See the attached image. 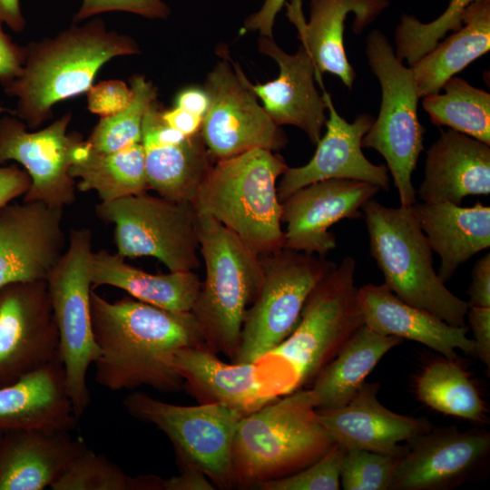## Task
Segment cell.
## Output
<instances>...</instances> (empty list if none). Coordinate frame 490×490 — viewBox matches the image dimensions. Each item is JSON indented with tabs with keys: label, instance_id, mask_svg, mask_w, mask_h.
<instances>
[{
	"label": "cell",
	"instance_id": "28",
	"mask_svg": "<svg viewBox=\"0 0 490 490\" xmlns=\"http://www.w3.org/2000/svg\"><path fill=\"white\" fill-rule=\"evenodd\" d=\"M413 210L431 250L440 257L438 276L444 282L460 265L490 246L489 206L416 202Z\"/></svg>",
	"mask_w": 490,
	"mask_h": 490
},
{
	"label": "cell",
	"instance_id": "47",
	"mask_svg": "<svg viewBox=\"0 0 490 490\" xmlns=\"http://www.w3.org/2000/svg\"><path fill=\"white\" fill-rule=\"evenodd\" d=\"M288 0H264L261 7L244 22L242 32H258L260 36L273 38L276 17Z\"/></svg>",
	"mask_w": 490,
	"mask_h": 490
},
{
	"label": "cell",
	"instance_id": "17",
	"mask_svg": "<svg viewBox=\"0 0 490 490\" xmlns=\"http://www.w3.org/2000/svg\"><path fill=\"white\" fill-rule=\"evenodd\" d=\"M379 190L349 179L324 180L297 190L282 202L283 248L325 257L337 245L328 229L343 219L362 217V206Z\"/></svg>",
	"mask_w": 490,
	"mask_h": 490
},
{
	"label": "cell",
	"instance_id": "45",
	"mask_svg": "<svg viewBox=\"0 0 490 490\" xmlns=\"http://www.w3.org/2000/svg\"><path fill=\"white\" fill-rule=\"evenodd\" d=\"M31 186L29 174L17 164H0V209L20 196Z\"/></svg>",
	"mask_w": 490,
	"mask_h": 490
},
{
	"label": "cell",
	"instance_id": "7",
	"mask_svg": "<svg viewBox=\"0 0 490 490\" xmlns=\"http://www.w3.org/2000/svg\"><path fill=\"white\" fill-rule=\"evenodd\" d=\"M366 55L380 83L382 100L378 116L364 135L361 145L376 150L384 157L400 206L409 207L416 202L412 173L424 150L425 129L417 115L420 95L411 68L396 56L381 31L368 34Z\"/></svg>",
	"mask_w": 490,
	"mask_h": 490
},
{
	"label": "cell",
	"instance_id": "23",
	"mask_svg": "<svg viewBox=\"0 0 490 490\" xmlns=\"http://www.w3.org/2000/svg\"><path fill=\"white\" fill-rule=\"evenodd\" d=\"M258 43L259 51L277 62L279 73L265 83L252 84L246 79L248 86L275 124L301 129L316 145L327 121V104L316 88V69L310 55L302 45L297 53L287 54L270 37L260 36Z\"/></svg>",
	"mask_w": 490,
	"mask_h": 490
},
{
	"label": "cell",
	"instance_id": "53",
	"mask_svg": "<svg viewBox=\"0 0 490 490\" xmlns=\"http://www.w3.org/2000/svg\"><path fill=\"white\" fill-rule=\"evenodd\" d=\"M1 111H2V108H0V113H1Z\"/></svg>",
	"mask_w": 490,
	"mask_h": 490
},
{
	"label": "cell",
	"instance_id": "14",
	"mask_svg": "<svg viewBox=\"0 0 490 490\" xmlns=\"http://www.w3.org/2000/svg\"><path fill=\"white\" fill-rule=\"evenodd\" d=\"M246 79L240 66L232 67L226 59L219 61L205 79L209 107L201 134L215 162L255 148L276 152L288 142Z\"/></svg>",
	"mask_w": 490,
	"mask_h": 490
},
{
	"label": "cell",
	"instance_id": "50",
	"mask_svg": "<svg viewBox=\"0 0 490 490\" xmlns=\"http://www.w3.org/2000/svg\"><path fill=\"white\" fill-rule=\"evenodd\" d=\"M174 103V106L203 118L209 107V97L204 89L191 86L181 90Z\"/></svg>",
	"mask_w": 490,
	"mask_h": 490
},
{
	"label": "cell",
	"instance_id": "13",
	"mask_svg": "<svg viewBox=\"0 0 490 490\" xmlns=\"http://www.w3.org/2000/svg\"><path fill=\"white\" fill-rule=\"evenodd\" d=\"M169 364L200 404L220 403L244 415L299 389V376L285 358L269 353L250 363L227 364L205 346L176 349Z\"/></svg>",
	"mask_w": 490,
	"mask_h": 490
},
{
	"label": "cell",
	"instance_id": "19",
	"mask_svg": "<svg viewBox=\"0 0 490 490\" xmlns=\"http://www.w3.org/2000/svg\"><path fill=\"white\" fill-rule=\"evenodd\" d=\"M389 490H443L467 478L488 456L490 434L431 428L407 442Z\"/></svg>",
	"mask_w": 490,
	"mask_h": 490
},
{
	"label": "cell",
	"instance_id": "29",
	"mask_svg": "<svg viewBox=\"0 0 490 490\" xmlns=\"http://www.w3.org/2000/svg\"><path fill=\"white\" fill-rule=\"evenodd\" d=\"M90 272L93 288L113 286L137 300L175 312H191L201 288L194 270L152 274L106 250L93 252Z\"/></svg>",
	"mask_w": 490,
	"mask_h": 490
},
{
	"label": "cell",
	"instance_id": "1",
	"mask_svg": "<svg viewBox=\"0 0 490 490\" xmlns=\"http://www.w3.org/2000/svg\"><path fill=\"white\" fill-rule=\"evenodd\" d=\"M93 334L100 355L94 379L111 391L151 387L162 393L183 388V379L169 364L185 347L205 346L191 312L166 310L125 297L111 302L90 293Z\"/></svg>",
	"mask_w": 490,
	"mask_h": 490
},
{
	"label": "cell",
	"instance_id": "22",
	"mask_svg": "<svg viewBox=\"0 0 490 490\" xmlns=\"http://www.w3.org/2000/svg\"><path fill=\"white\" fill-rule=\"evenodd\" d=\"M286 15L298 30L301 45L316 69V81L323 87L322 74L330 73L351 89L356 72L344 46L345 21L354 15L352 30L360 34L389 5L388 0H310L309 19L305 20L301 0L285 4Z\"/></svg>",
	"mask_w": 490,
	"mask_h": 490
},
{
	"label": "cell",
	"instance_id": "4",
	"mask_svg": "<svg viewBox=\"0 0 490 490\" xmlns=\"http://www.w3.org/2000/svg\"><path fill=\"white\" fill-rule=\"evenodd\" d=\"M288 165L274 152L255 148L218 160L192 202L235 233L257 255L283 249L282 203L277 181Z\"/></svg>",
	"mask_w": 490,
	"mask_h": 490
},
{
	"label": "cell",
	"instance_id": "30",
	"mask_svg": "<svg viewBox=\"0 0 490 490\" xmlns=\"http://www.w3.org/2000/svg\"><path fill=\"white\" fill-rule=\"evenodd\" d=\"M401 338L359 328L338 354L318 373L308 389L315 408H337L358 393L380 359Z\"/></svg>",
	"mask_w": 490,
	"mask_h": 490
},
{
	"label": "cell",
	"instance_id": "35",
	"mask_svg": "<svg viewBox=\"0 0 490 490\" xmlns=\"http://www.w3.org/2000/svg\"><path fill=\"white\" fill-rule=\"evenodd\" d=\"M441 90L444 93L422 97L431 122L490 144V94L457 76Z\"/></svg>",
	"mask_w": 490,
	"mask_h": 490
},
{
	"label": "cell",
	"instance_id": "44",
	"mask_svg": "<svg viewBox=\"0 0 490 490\" xmlns=\"http://www.w3.org/2000/svg\"><path fill=\"white\" fill-rule=\"evenodd\" d=\"M466 317L472 329L475 356L490 367V308L469 307Z\"/></svg>",
	"mask_w": 490,
	"mask_h": 490
},
{
	"label": "cell",
	"instance_id": "39",
	"mask_svg": "<svg viewBox=\"0 0 490 490\" xmlns=\"http://www.w3.org/2000/svg\"><path fill=\"white\" fill-rule=\"evenodd\" d=\"M400 456L350 449L340 465V488L344 490H389Z\"/></svg>",
	"mask_w": 490,
	"mask_h": 490
},
{
	"label": "cell",
	"instance_id": "21",
	"mask_svg": "<svg viewBox=\"0 0 490 490\" xmlns=\"http://www.w3.org/2000/svg\"><path fill=\"white\" fill-rule=\"evenodd\" d=\"M378 383L364 382L344 407L316 408L318 420L334 444L344 451L362 449L402 456L403 442L428 432L426 418L400 415L387 409L378 398Z\"/></svg>",
	"mask_w": 490,
	"mask_h": 490
},
{
	"label": "cell",
	"instance_id": "18",
	"mask_svg": "<svg viewBox=\"0 0 490 490\" xmlns=\"http://www.w3.org/2000/svg\"><path fill=\"white\" fill-rule=\"evenodd\" d=\"M64 250L63 208L23 201L0 209V288L45 279Z\"/></svg>",
	"mask_w": 490,
	"mask_h": 490
},
{
	"label": "cell",
	"instance_id": "2",
	"mask_svg": "<svg viewBox=\"0 0 490 490\" xmlns=\"http://www.w3.org/2000/svg\"><path fill=\"white\" fill-rule=\"evenodd\" d=\"M25 47L21 75L2 87L16 100L15 115L33 129L53 117L55 104L87 93L109 61L141 52L133 38L108 29L98 18L74 23Z\"/></svg>",
	"mask_w": 490,
	"mask_h": 490
},
{
	"label": "cell",
	"instance_id": "43",
	"mask_svg": "<svg viewBox=\"0 0 490 490\" xmlns=\"http://www.w3.org/2000/svg\"><path fill=\"white\" fill-rule=\"evenodd\" d=\"M0 21V84L2 86L18 78L22 72L26 57L25 45L15 43L7 34Z\"/></svg>",
	"mask_w": 490,
	"mask_h": 490
},
{
	"label": "cell",
	"instance_id": "48",
	"mask_svg": "<svg viewBox=\"0 0 490 490\" xmlns=\"http://www.w3.org/2000/svg\"><path fill=\"white\" fill-rule=\"evenodd\" d=\"M180 475L162 480L163 490H214L213 483L201 470L182 466Z\"/></svg>",
	"mask_w": 490,
	"mask_h": 490
},
{
	"label": "cell",
	"instance_id": "36",
	"mask_svg": "<svg viewBox=\"0 0 490 490\" xmlns=\"http://www.w3.org/2000/svg\"><path fill=\"white\" fill-rule=\"evenodd\" d=\"M130 87L132 97L128 106L113 115L100 118L85 140L91 152L110 153L141 142L142 120L156 101L158 90L142 74H133Z\"/></svg>",
	"mask_w": 490,
	"mask_h": 490
},
{
	"label": "cell",
	"instance_id": "3",
	"mask_svg": "<svg viewBox=\"0 0 490 490\" xmlns=\"http://www.w3.org/2000/svg\"><path fill=\"white\" fill-rule=\"evenodd\" d=\"M334 445L308 389H297L245 415L231 448L233 484L256 489L313 464Z\"/></svg>",
	"mask_w": 490,
	"mask_h": 490
},
{
	"label": "cell",
	"instance_id": "16",
	"mask_svg": "<svg viewBox=\"0 0 490 490\" xmlns=\"http://www.w3.org/2000/svg\"><path fill=\"white\" fill-rule=\"evenodd\" d=\"M59 337L45 279L0 288V387L59 358Z\"/></svg>",
	"mask_w": 490,
	"mask_h": 490
},
{
	"label": "cell",
	"instance_id": "38",
	"mask_svg": "<svg viewBox=\"0 0 490 490\" xmlns=\"http://www.w3.org/2000/svg\"><path fill=\"white\" fill-rule=\"evenodd\" d=\"M480 0H450L443 14L429 23L404 15L395 31L396 56L411 67L434 49L446 33L458 30L466 10Z\"/></svg>",
	"mask_w": 490,
	"mask_h": 490
},
{
	"label": "cell",
	"instance_id": "51",
	"mask_svg": "<svg viewBox=\"0 0 490 490\" xmlns=\"http://www.w3.org/2000/svg\"><path fill=\"white\" fill-rule=\"evenodd\" d=\"M0 21L15 33H22L24 30L26 21L20 0H0Z\"/></svg>",
	"mask_w": 490,
	"mask_h": 490
},
{
	"label": "cell",
	"instance_id": "6",
	"mask_svg": "<svg viewBox=\"0 0 490 490\" xmlns=\"http://www.w3.org/2000/svg\"><path fill=\"white\" fill-rule=\"evenodd\" d=\"M198 213L199 250L206 277L191 309L205 347L234 358L245 312L263 280L259 255L214 218Z\"/></svg>",
	"mask_w": 490,
	"mask_h": 490
},
{
	"label": "cell",
	"instance_id": "10",
	"mask_svg": "<svg viewBox=\"0 0 490 490\" xmlns=\"http://www.w3.org/2000/svg\"><path fill=\"white\" fill-rule=\"evenodd\" d=\"M356 260L345 257L308 296L299 322L270 353L289 360L299 388L310 384L365 322L355 285Z\"/></svg>",
	"mask_w": 490,
	"mask_h": 490
},
{
	"label": "cell",
	"instance_id": "11",
	"mask_svg": "<svg viewBox=\"0 0 490 490\" xmlns=\"http://www.w3.org/2000/svg\"><path fill=\"white\" fill-rule=\"evenodd\" d=\"M123 406L134 418L154 425L172 442L179 467L193 466L220 489H231V448L243 413L220 403L180 406L142 392L129 394Z\"/></svg>",
	"mask_w": 490,
	"mask_h": 490
},
{
	"label": "cell",
	"instance_id": "49",
	"mask_svg": "<svg viewBox=\"0 0 490 490\" xmlns=\"http://www.w3.org/2000/svg\"><path fill=\"white\" fill-rule=\"evenodd\" d=\"M161 114L163 121L169 126L185 136H191L201 132L203 118L199 115L189 113L177 106L162 110Z\"/></svg>",
	"mask_w": 490,
	"mask_h": 490
},
{
	"label": "cell",
	"instance_id": "24",
	"mask_svg": "<svg viewBox=\"0 0 490 490\" xmlns=\"http://www.w3.org/2000/svg\"><path fill=\"white\" fill-rule=\"evenodd\" d=\"M416 195L426 203L461 205L465 197L490 193V144L448 129L426 151Z\"/></svg>",
	"mask_w": 490,
	"mask_h": 490
},
{
	"label": "cell",
	"instance_id": "9",
	"mask_svg": "<svg viewBox=\"0 0 490 490\" xmlns=\"http://www.w3.org/2000/svg\"><path fill=\"white\" fill-rule=\"evenodd\" d=\"M259 257L263 280L245 312L233 363L257 361L282 343L297 326L310 291L337 266L325 257L284 248Z\"/></svg>",
	"mask_w": 490,
	"mask_h": 490
},
{
	"label": "cell",
	"instance_id": "42",
	"mask_svg": "<svg viewBox=\"0 0 490 490\" xmlns=\"http://www.w3.org/2000/svg\"><path fill=\"white\" fill-rule=\"evenodd\" d=\"M132 91L119 79H111L93 83L87 92V108L100 118L120 113L128 106Z\"/></svg>",
	"mask_w": 490,
	"mask_h": 490
},
{
	"label": "cell",
	"instance_id": "12",
	"mask_svg": "<svg viewBox=\"0 0 490 490\" xmlns=\"http://www.w3.org/2000/svg\"><path fill=\"white\" fill-rule=\"evenodd\" d=\"M99 219L114 225L117 253L154 257L170 271L198 269V213L191 202L147 194L127 196L95 207Z\"/></svg>",
	"mask_w": 490,
	"mask_h": 490
},
{
	"label": "cell",
	"instance_id": "40",
	"mask_svg": "<svg viewBox=\"0 0 490 490\" xmlns=\"http://www.w3.org/2000/svg\"><path fill=\"white\" fill-rule=\"evenodd\" d=\"M344 450L334 444L313 464L284 477L260 484L259 490H338Z\"/></svg>",
	"mask_w": 490,
	"mask_h": 490
},
{
	"label": "cell",
	"instance_id": "37",
	"mask_svg": "<svg viewBox=\"0 0 490 490\" xmlns=\"http://www.w3.org/2000/svg\"><path fill=\"white\" fill-rule=\"evenodd\" d=\"M163 478L132 476L106 456L86 447L51 485L52 490H163Z\"/></svg>",
	"mask_w": 490,
	"mask_h": 490
},
{
	"label": "cell",
	"instance_id": "26",
	"mask_svg": "<svg viewBox=\"0 0 490 490\" xmlns=\"http://www.w3.org/2000/svg\"><path fill=\"white\" fill-rule=\"evenodd\" d=\"M86 447L69 431H5L0 437V490L51 487Z\"/></svg>",
	"mask_w": 490,
	"mask_h": 490
},
{
	"label": "cell",
	"instance_id": "15",
	"mask_svg": "<svg viewBox=\"0 0 490 490\" xmlns=\"http://www.w3.org/2000/svg\"><path fill=\"white\" fill-rule=\"evenodd\" d=\"M71 121L68 112L46 127L30 132L15 115L0 117V164L19 163L31 179L23 201L63 209L74 202L76 182L69 169L83 138L78 132H68Z\"/></svg>",
	"mask_w": 490,
	"mask_h": 490
},
{
	"label": "cell",
	"instance_id": "33",
	"mask_svg": "<svg viewBox=\"0 0 490 490\" xmlns=\"http://www.w3.org/2000/svg\"><path fill=\"white\" fill-rule=\"evenodd\" d=\"M87 143V142H86ZM70 176L80 191H94L101 202L138 195L149 190L142 142L110 153L88 152L74 161Z\"/></svg>",
	"mask_w": 490,
	"mask_h": 490
},
{
	"label": "cell",
	"instance_id": "41",
	"mask_svg": "<svg viewBox=\"0 0 490 490\" xmlns=\"http://www.w3.org/2000/svg\"><path fill=\"white\" fill-rule=\"evenodd\" d=\"M107 12L132 13L149 19H166L171 14L162 0H82L73 20L77 24Z\"/></svg>",
	"mask_w": 490,
	"mask_h": 490
},
{
	"label": "cell",
	"instance_id": "27",
	"mask_svg": "<svg viewBox=\"0 0 490 490\" xmlns=\"http://www.w3.org/2000/svg\"><path fill=\"white\" fill-rule=\"evenodd\" d=\"M61 358L0 387V431H71L78 423Z\"/></svg>",
	"mask_w": 490,
	"mask_h": 490
},
{
	"label": "cell",
	"instance_id": "20",
	"mask_svg": "<svg viewBox=\"0 0 490 490\" xmlns=\"http://www.w3.org/2000/svg\"><path fill=\"white\" fill-rule=\"evenodd\" d=\"M322 89L328 118L327 131L318 142L317 149L305 165L288 167L277 186L282 203L297 190L313 182L328 179H349L366 181L380 190L390 188L387 165L370 162L362 152L361 142L375 118L368 113L357 116L348 122L336 111L330 95Z\"/></svg>",
	"mask_w": 490,
	"mask_h": 490
},
{
	"label": "cell",
	"instance_id": "5",
	"mask_svg": "<svg viewBox=\"0 0 490 490\" xmlns=\"http://www.w3.org/2000/svg\"><path fill=\"white\" fill-rule=\"evenodd\" d=\"M370 255L384 284L400 299L453 326H464L468 302L452 293L433 267L427 239L413 210L391 208L376 200L361 208Z\"/></svg>",
	"mask_w": 490,
	"mask_h": 490
},
{
	"label": "cell",
	"instance_id": "31",
	"mask_svg": "<svg viewBox=\"0 0 490 490\" xmlns=\"http://www.w3.org/2000/svg\"><path fill=\"white\" fill-rule=\"evenodd\" d=\"M489 49L490 0H480L467 7L458 30L410 67L420 98L439 93L448 79Z\"/></svg>",
	"mask_w": 490,
	"mask_h": 490
},
{
	"label": "cell",
	"instance_id": "34",
	"mask_svg": "<svg viewBox=\"0 0 490 490\" xmlns=\"http://www.w3.org/2000/svg\"><path fill=\"white\" fill-rule=\"evenodd\" d=\"M416 393L421 402L445 415L478 423L487 420L485 402L456 358L429 363L416 380Z\"/></svg>",
	"mask_w": 490,
	"mask_h": 490
},
{
	"label": "cell",
	"instance_id": "46",
	"mask_svg": "<svg viewBox=\"0 0 490 490\" xmlns=\"http://www.w3.org/2000/svg\"><path fill=\"white\" fill-rule=\"evenodd\" d=\"M471 278L469 307L490 308V253L485 254L475 263Z\"/></svg>",
	"mask_w": 490,
	"mask_h": 490
},
{
	"label": "cell",
	"instance_id": "32",
	"mask_svg": "<svg viewBox=\"0 0 490 490\" xmlns=\"http://www.w3.org/2000/svg\"><path fill=\"white\" fill-rule=\"evenodd\" d=\"M149 190L173 201L193 202L215 162L201 132L181 142L144 148Z\"/></svg>",
	"mask_w": 490,
	"mask_h": 490
},
{
	"label": "cell",
	"instance_id": "52",
	"mask_svg": "<svg viewBox=\"0 0 490 490\" xmlns=\"http://www.w3.org/2000/svg\"><path fill=\"white\" fill-rule=\"evenodd\" d=\"M2 433H3V432H2V431H0V437H1V435H2Z\"/></svg>",
	"mask_w": 490,
	"mask_h": 490
},
{
	"label": "cell",
	"instance_id": "25",
	"mask_svg": "<svg viewBox=\"0 0 490 490\" xmlns=\"http://www.w3.org/2000/svg\"><path fill=\"white\" fill-rule=\"evenodd\" d=\"M358 300L365 325L379 334L416 341L447 358H456V349L475 356L468 327L450 325L403 301L384 283L359 288Z\"/></svg>",
	"mask_w": 490,
	"mask_h": 490
},
{
	"label": "cell",
	"instance_id": "8",
	"mask_svg": "<svg viewBox=\"0 0 490 490\" xmlns=\"http://www.w3.org/2000/svg\"><path fill=\"white\" fill-rule=\"evenodd\" d=\"M93 234L88 228L70 231L69 244L45 281L59 337L66 387L80 418L91 403L86 376L100 355L90 316Z\"/></svg>",
	"mask_w": 490,
	"mask_h": 490
}]
</instances>
